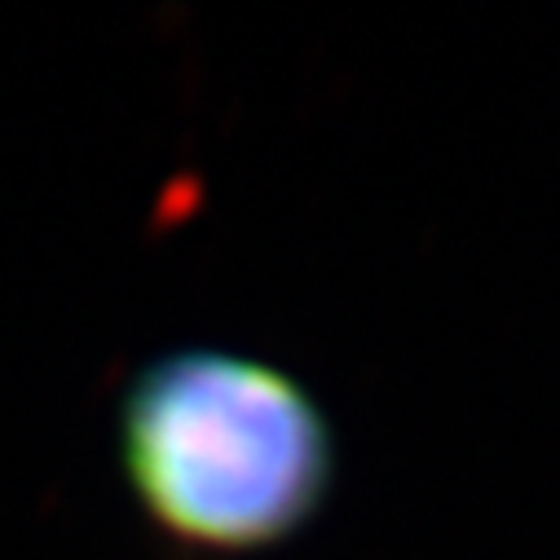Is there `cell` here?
<instances>
[{"label": "cell", "mask_w": 560, "mask_h": 560, "mask_svg": "<svg viewBox=\"0 0 560 560\" xmlns=\"http://www.w3.org/2000/svg\"><path fill=\"white\" fill-rule=\"evenodd\" d=\"M132 490L195 547L247 551L301 529L331 472L314 397L243 353L160 358L124 401Z\"/></svg>", "instance_id": "6da1fadb"}]
</instances>
